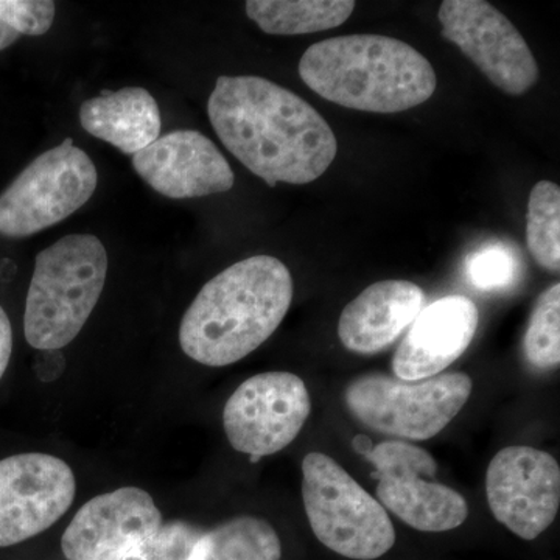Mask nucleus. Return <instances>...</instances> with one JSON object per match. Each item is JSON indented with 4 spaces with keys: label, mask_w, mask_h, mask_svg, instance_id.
Here are the masks:
<instances>
[{
    "label": "nucleus",
    "mask_w": 560,
    "mask_h": 560,
    "mask_svg": "<svg viewBox=\"0 0 560 560\" xmlns=\"http://www.w3.org/2000/svg\"><path fill=\"white\" fill-rule=\"evenodd\" d=\"M208 114L221 143L270 187L311 184L337 158V138L326 119L270 80L220 77Z\"/></svg>",
    "instance_id": "1"
},
{
    "label": "nucleus",
    "mask_w": 560,
    "mask_h": 560,
    "mask_svg": "<svg viewBox=\"0 0 560 560\" xmlns=\"http://www.w3.org/2000/svg\"><path fill=\"white\" fill-rule=\"evenodd\" d=\"M293 291L289 268L276 257L237 261L210 279L184 313L180 349L202 366L237 363L278 330Z\"/></svg>",
    "instance_id": "2"
},
{
    "label": "nucleus",
    "mask_w": 560,
    "mask_h": 560,
    "mask_svg": "<svg viewBox=\"0 0 560 560\" xmlns=\"http://www.w3.org/2000/svg\"><path fill=\"white\" fill-rule=\"evenodd\" d=\"M300 75L319 97L342 108L394 114L416 108L436 91L430 61L404 40L346 35L313 44Z\"/></svg>",
    "instance_id": "3"
},
{
    "label": "nucleus",
    "mask_w": 560,
    "mask_h": 560,
    "mask_svg": "<svg viewBox=\"0 0 560 560\" xmlns=\"http://www.w3.org/2000/svg\"><path fill=\"white\" fill-rule=\"evenodd\" d=\"M108 275V254L95 235H66L36 256L24 334L33 349L66 348L91 318Z\"/></svg>",
    "instance_id": "4"
},
{
    "label": "nucleus",
    "mask_w": 560,
    "mask_h": 560,
    "mask_svg": "<svg viewBox=\"0 0 560 560\" xmlns=\"http://www.w3.org/2000/svg\"><path fill=\"white\" fill-rule=\"evenodd\" d=\"M302 500L316 539L342 558L378 559L396 544L385 508L324 453L302 459Z\"/></svg>",
    "instance_id": "5"
},
{
    "label": "nucleus",
    "mask_w": 560,
    "mask_h": 560,
    "mask_svg": "<svg viewBox=\"0 0 560 560\" xmlns=\"http://www.w3.org/2000/svg\"><path fill=\"white\" fill-rule=\"evenodd\" d=\"M471 388V378L463 372L418 383L368 374L349 383L345 404L368 429L400 440L427 441L459 415Z\"/></svg>",
    "instance_id": "6"
},
{
    "label": "nucleus",
    "mask_w": 560,
    "mask_h": 560,
    "mask_svg": "<svg viewBox=\"0 0 560 560\" xmlns=\"http://www.w3.org/2000/svg\"><path fill=\"white\" fill-rule=\"evenodd\" d=\"M97 168L68 138L40 154L0 194V235L31 237L69 219L97 189Z\"/></svg>",
    "instance_id": "7"
},
{
    "label": "nucleus",
    "mask_w": 560,
    "mask_h": 560,
    "mask_svg": "<svg viewBox=\"0 0 560 560\" xmlns=\"http://www.w3.org/2000/svg\"><path fill=\"white\" fill-rule=\"evenodd\" d=\"M374 466L378 503L422 533L459 528L469 504L455 489L434 480L438 463L425 448L385 441L364 453Z\"/></svg>",
    "instance_id": "8"
},
{
    "label": "nucleus",
    "mask_w": 560,
    "mask_h": 560,
    "mask_svg": "<svg viewBox=\"0 0 560 560\" xmlns=\"http://www.w3.org/2000/svg\"><path fill=\"white\" fill-rule=\"evenodd\" d=\"M311 411V394L301 377L261 372L243 382L224 405V434L234 451L259 459L289 447Z\"/></svg>",
    "instance_id": "9"
},
{
    "label": "nucleus",
    "mask_w": 560,
    "mask_h": 560,
    "mask_svg": "<svg viewBox=\"0 0 560 560\" xmlns=\"http://www.w3.org/2000/svg\"><path fill=\"white\" fill-rule=\"evenodd\" d=\"M442 36L451 40L493 86L522 95L539 81V65L514 24L485 0H445Z\"/></svg>",
    "instance_id": "10"
},
{
    "label": "nucleus",
    "mask_w": 560,
    "mask_h": 560,
    "mask_svg": "<svg viewBox=\"0 0 560 560\" xmlns=\"http://www.w3.org/2000/svg\"><path fill=\"white\" fill-rule=\"evenodd\" d=\"M75 495V474L58 456L32 452L0 459V548L51 528Z\"/></svg>",
    "instance_id": "11"
},
{
    "label": "nucleus",
    "mask_w": 560,
    "mask_h": 560,
    "mask_svg": "<svg viewBox=\"0 0 560 560\" xmlns=\"http://www.w3.org/2000/svg\"><path fill=\"white\" fill-rule=\"evenodd\" d=\"M493 517L523 540L550 528L560 504V467L550 453L511 445L493 456L486 474Z\"/></svg>",
    "instance_id": "12"
},
{
    "label": "nucleus",
    "mask_w": 560,
    "mask_h": 560,
    "mask_svg": "<svg viewBox=\"0 0 560 560\" xmlns=\"http://www.w3.org/2000/svg\"><path fill=\"white\" fill-rule=\"evenodd\" d=\"M164 525L156 501L136 486L101 493L73 515L61 537L68 560H124Z\"/></svg>",
    "instance_id": "13"
},
{
    "label": "nucleus",
    "mask_w": 560,
    "mask_h": 560,
    "mask_svg": "<svg viewBox=\"0 0 560 560\" xmlns=\"http://www.w3.org/2000/svg\"><path fill=\"white\" fill-rule=\"evenodd\" d=\"M132 167L151 189L173 200L223 194L234 187L230 162L198 131L160 136L132 156Z\"/></svg>",
    "instance_id": "14"
},
{
    "label": "nucleus",
    "mask_w": 560,
    "mask_h": 560,
    "mask_svg": "<svg viewBox=\"0 0 560 560\" xmlns=\"http://www.w3.org/2000/svg\"><path fill=\"white\" fill-rule=\"evenodd\" d=\"M480 324L474 301L459 294L434 301L420 311L393 359L401 382L436 377L469 349Z\"/></svg>",
    "instance_id": "15"
},
{
    "label": "nucleus",
    "mask_w": 560,
    "mask_h": 560,
    "mask_svg": "<svg viewBox=\"0 0 560 560\" xmlns=\"http://www.w3.org/2000/svg\"><path fill=\"white\" fill-rule=\"evenodd\" d=\"M425 294L408 280H382L346 305L338 323L341 345L359 355L388 349L422 311Z\"/></svg>",
    "instance_id": "16"
},
{
    "label": "nucleus",
    "mask_w": 560,
    "mask_h": 560,
    "mask_svg": "<svg viewBox=\"0 0 560 560\" xmlns=\"http://www.w3.org/2000/svg\"><path fill=\"white\" fill-rule=\"evenodd\" d=\"M80 124L94 138L105 140L128 156L147 149L161 135V110L142 88L102 91L81 105Z\"/></svg>",
    "instance_id": "17"
},
{
    "label": "nucleus",
    "mask_w": 560,
    "mask_h": 560,
    "mask_svg": "<svg viewBox=\"0 0 560 560\" xmlns=\"http://www.w3.org/2000/svg\"><path fill=\"white\" fill-rule=\"evenodd\" d=\"M246 14L268 35L294 36L340 27L355 10L352 0H249Z\"/></svg>",
    "instance_id": "18"
},
{
    "label": "nucleus",
    "mask_w": 560,
    "mask_h": 560,
    "mask_svg": "<svg viewBox=\"0 0 560 560\" xmlns=\"http://www.w3.org/2000/svg\"><path fill=\"white\" fill-rule=\"evenodd\" d=\"M282 544L270 522L241 515L202 530L189 560H280Z\"/></svg>",
    "instance_id": "19"
},
{
    "label": "nucleus",
    "mask_w": 560,
    "mask_h": 560,
    "mask_svg": "<svg viewBox=\"0 0 560 560\" xmlns=\"http://www.w3.org/2000/svg\"><path fill=\"white\" fill-rule=\"evenodd\" d=\"M526 243L530 256L541 268L560 271V189L551 180L533 187L526 217Z\"/></svg>",
    "instance_id": "20"
},
{
    "label": "nucleus",
    "mask_w": 560,
    "mask_h": 560,
    "mask_svg": "<svg viewBox=\"0 0 560 560\" xmlns=\"http://www.w3.org/2000/svg\"><path fill=\"white\" fill-rule=\"evenodd\" d=\"M526 363L534 371L556 370L560 363V285L544 291L530 313L523 340Z\"/></svg>",
    "instance_id": "21"
},
{
    "label": "nucleus",
    "mask_w": 560,
    "mask_h": 560,
    "mask_svg": "<svg viewBox=\"0 0 560 560\" xmlns=\"http://www.w3.org/2000/svg\"><path fill=\"white\" fill-rule=\"evenodd\" d=\"M466 276L475 289L503 291L511 289L521 276V259L511 246L489 243L471 253L466 261Z\"/></svg>",
    "instance_id": "22"
},
{
    "label": "nucleus",
    "mask_w": 560,
    "mask_h": 560,
    "mask_svg": "<svg viewBox=\"0 0 560 560\" xmlns=\"http://www.w3.org/2000/svg\"><path fill=\"white\" fill-rule=\"evenodd\" d=\"M202 530L187 522L164 523L124 560H189Z\"/></svg>",
    "instance_id": "23"
},
{
    "label": "nucleus",
    "mask_w": 560,
    "mask_h": 560,
    "mask_svg": "<svg viewBox=\"0 0 560 560\" xmlns=\"http://www.w3.org/2000/svg\"><path fill=\"white\" fill-rule=\"evenodd\" d=\"M55 11L50 0H0V21L20 35L40 36L49 32Z\"/></svg>",
    "instance_id": "24"
},
{
    "label": "nucleus",
    "mask_w": 560,
    "mask_h": 560,
    "mask_svg": "<svg viewBox=\"0 0 560 560\" xmlns=\"http://www.w3.org/2000/svg\"><path fill=\"white\" fill-rule=\"evenodd\" d=\"M11 353H13V329L9 315L0 305V381L9 368Z\"/></svg>",
    "instance_id": "25"
},
{
    "label": "nucleus",
    "mask_w": 560,
    "mask_h": 560,
    "mask_svg": "<svg viewBox=\"0 0 560 560\" xmlns=\"http://www.w3.org/2000/svg\"><path fill=\"white\" fill-rule=\"evenodd\" d=\"M20 38V33L10 28L5 22L0 21V51L9 49V47L13 46V44Z\"/></svg>",
    "instance_id": "26"
}]
</instances>
